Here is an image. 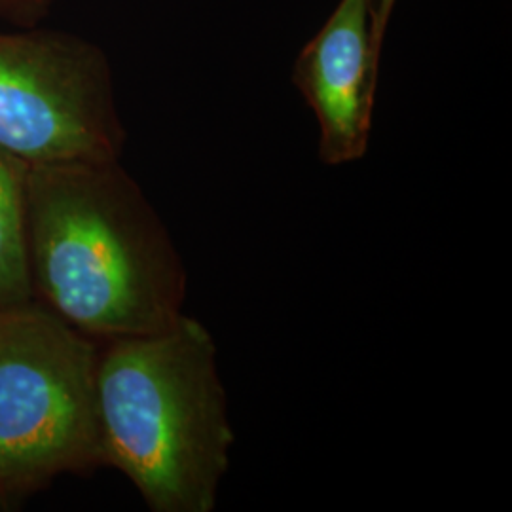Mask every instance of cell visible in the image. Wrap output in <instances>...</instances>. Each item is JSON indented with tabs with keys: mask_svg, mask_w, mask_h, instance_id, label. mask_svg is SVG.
<instances>
[{
	"mask_svg": "<svg viewBox=\"0 0 512 512\" xmlns=\"http://www.w3.org/2000/svg\"><path fill=\"white\" fill-rule=\"evenodd\" d=\"M376 0H340L300 50L293 84L319 126V158L355 164L370 145L382 50L374 40Z\"/></svg>",
	"mask_w": 512,
	"mask_h": 512,
	"instance_id": "5",
	"label": "cell"
},
{
	"mask_svg": "<svg viewBox=\"0 0 512 512\" xmlns=\"http://www.w3.org/2000/svg\"><path fill=\"white\" fill-rule=\"evenodd\" d=\"M97 414L105 465L152 512H213L236 435L202 321L99 344Z\"/></svg>",
	"mask_w": 512,
	"mask_h": 512,
	"instance_id": "2",
	"label": "cell"
},
{
	"mask_svg": "<svg viewBox=\"0 0 512 512\" xmlns=\"http://www.w3.org/2000/svg\"><path fill=\"white\" fill-rule=\"evenodd\" d=\"M109 59L54 29L0 33V148L25 164L120 160Z\"/></svg>",
	"mask_w": 512,
	"mask_h": 512,
	"instance_id": "4",
	"label": "cell"
},
{
	"mask_svg": "<svg viewBox=\"0 0 512 512\" xmlns=\"http://www.w3.org/2000/svg\"><path fill=\"white\" fill-rule=\"evenodd\" d=\"M29 167L0 148V310L35 300L25 224Z\"/></svg>",
	"mask_w": 512,
	"mask_h": 512,
	"instance_id": "6",
	"label": "cell"
},
{
	"mask_svg": "<svg viewBox=\"0 0 512 512\" xmlns=\"http://www.w3.org/2000/svg\"><path fill=\"white\" fill-rule=\"evenodd\" d=\"M27 262L35 300L97 342L173 325L188 274L120 160L29 167Z\"/></svg>",
	"mask_w": 512,
	"mask_h": 512,
	"instance_id": "1",
	"label": "cell"
},
{
	"mask_svg": "<svg viewBox=\"0 0 512 512\" xmlns=\"http://www.w3.org/2000/svg\"><path fill=\"white\" fill-rule=\"evenodd\" d=\"M54 0H0V16L19 25H33L42 18Z\"/></svg>",
	"mask_w": 512,
	"mask_h": 512,
	"instance_id": "7",
	"label": "cell"
},
{
	"mask_svg": "<svg viewBox=\"0 0 512 512\" xmlns=\"http://www.w3.org/2000/svg\"><path fill=\"white\" fill-rule=\"evenodd\" d=\"M397 0H376V10H374V40L380 48H384L385 33L389 19L393 16Z\"/></svg>",
	"mask_w": 512,
	"mask_h": 512,
	"instance_id": "8",
	"label": "cell"
},
{
	"mask_svg": "<svg viewBox=\"0 0 512 512\" xmlns=\"http://www.w3.org/2000/svg\"><path fill=\"white\" fill-rule=\"evenodd\" d=\"M99 344L37 300L0 310V509L105 465Z\"/></svg>",
	"mask_w": 512,
	"mask_h": 512,
	"instance_id": "3",
	"label": "cell"
}]
</instances>
